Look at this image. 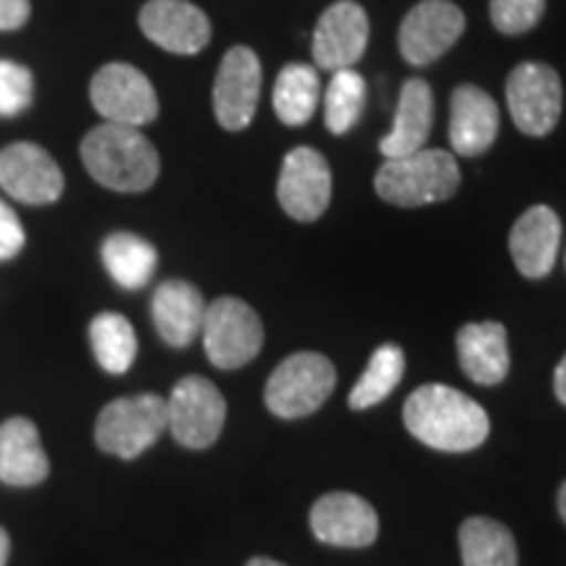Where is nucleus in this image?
<instances>
[{"label": "nucleus", "instance_id": "27", "mask_svg": "<svg viewBox=\"0 0 566 566\" xmlns=\"http://www.w3.org/2000/svg\"><path fill=\"white\" fill-rule=\"evenodd\" d=\"M405 352L396 344H384L375 349L370 357V365L363 373V378L357 380V386L349 394V407L352 409H370L380 401L388 399L399 380L405 378Z\"/></svg>", "mask_w": 566, "mask_h": 566}, {"label": "nucleus", "instance_id": "26", "mask_svg": "<svg viewBox=\"0 0 566 566\" xmlns=\"http://www.w3.org/2000/svg\"><path fill=\"white\" fill-rule=\"evenodd\" d=\"M90 344L105 373L124 375L137 357V334L118 313H101L90 323Z\"/></svg>", "mask_w": 566, "mask_h": 566}, {"label": "nucleus", "instance_id": "30", "mask_svg": "<svg viewBox=\"0 0 566 566\" xmlns=\"http://www.w3.org/2000/svg\"><path fill=\"white\" fill-rule=\"evenodd\" d=\"M543 13H546V0H491L493 27L509 38L533 30Z\"/></svg>", "mask_w": 566, "mask_h": 566}, {"label": "nucleus", "instance_id": "25", "mask_svg": "<svg viewBox=\"0 0 566 566\" xmlns=\"http://www.w3.org/2000/svg\"><path fill=\"white\" fill-rule=\"evenodd\" d=\"M459 548L464 566H516L514 535L488 516H472L459 527Z\"/></svg>", "mask_w": 566, "mask_h": 566}, {"label": "nucleus", "instance_id": "1", "mask_svg": "<svg viewBox=\"0 0 566 566\" xmlns=\"http://www.w3.org/2000/svg\"><path fill=\"white\" fill-rule=\"evenodd\" d=\"M405 424L417 441L454 454L478 449L491 433L485 409L443 384H428L412 391L405 405Z\"/></svg>", "mask_w": 566, "mask_h": 566}, {"label": "nucleus", "instance_id": "16", "mask_svg": "<svg viewBox=\"0 0 566 566\" xmlns=\"http://www.w3.org/2000/svg\"><path fill=\"white\" fill-rule=\"evenodd\" d=\"M310 525L317 541L342 548H365L378 537V514L354 493H328L315 501Z\"/></svg>", "mask_w": 566, "mask_h": 566}, {"label": "nucleus", "instance_id": "23", "mask_svg": "<svg viewBox=\"0 0 566 566\" xmlns=\"http://www.w3.org/2000/svg\"><path fill=\"white\" fill-rule=\"evenodd\" d=\"M103 265L118 286L137 292L150 283L158 268V250L137 233L116 231L103 242Z\"/></svg>", "mask_w": 566, "mask_h": 566}, {"label": "nucleus", "instance_id": "3", "mask_svg": "<svg viewBox=\"0 0 566 566\" xmlns=\"http://www.w3.org/2000/svg\"><path fill=\"white\" fill-rule=\"evenodd\" d=\"M459 181L462 174L454 155L424 147L405 158L386 160L375 174V192L396 208H422L454 197Z\"/></svg>", "mask_w": 566, "mask_h": 566}, {"label": "nucleus", "instance_id": "32", "mask_svg": "<svg viewBox=\"0 0 566 566\" xmlns=\"http://www.w3.org/2000/svg\"><path fill=\"white\" fill-rule=\"evenodd\" d=\"M30 0H0V32H13L30 21Z\"/></svg>", "mask_w": 566, "mask_h": 566}, {"label": "nucleus", "instance_id": "33", "mask_svg": "<svg viewBox=\"0 0 566 566\" xmlns=\"http://www.w3.org/2000/svg\"><path fill=\"white\" fill-rule=\"evenodd\" d=\"M554 391H556V399L562 401V405H566V354L554 373Z\"/></svg>", "mask_w": 566, "mask_h": 566}, {"label": "nucleus", "instance_id": "34", "mask_svg": "<svg viewBox=\"0 0 566 566\" xmlns=\"http://www.w3.org/2000/svg\"><path fill=\"white\" fill-rule=\"evenodd\" d=\"M9 554H11L9 533H6V530L0 527V566H6V562H9Z\"/></svg>", "mask_w": 566, "mask_h": 566}, {"label": "nucleus", "instance_id": "29", "mask_svg": "<svg viewBox=\"0 0 566 566\" xmlns=\"http://www.w3.org/2000/svg\"><path fill=\"white\" fill-rule=\"evenodd\" d=\"M34 76L17 61L0 59V118H17L32 105Z\"/></svg>", "mask_w": 566, "mask_h": 566}, {"label": "nucleus", "instance_id": "18", "mask_svg": "<svg viewBox=\"0 0 566 566\" xmlns=\"http://www.w3.org/2000/svg\"><path fill=\"white\" fill-rule=\"evenodd\" d=\"M499 105L485 90L475 87V84H462L454 90L449 124L454 153L464 155V158H478V155L488 153L499 137Z\"/></svg>", "mask_w": 566, "mask_h": 566}, {"label": "nucleus", "instance_id": "20", "mask_svg": "<svg viewBox=\"0 0 566 566\" xmlns=\"http://www.w3.org/2000/svg\"><path fill=\"white\" fill-rule=\"evenodd\" d=\"M153 323L160 338L171 346H189L202 334L205 300L189 281H166L153 294Z\"/></svg>", "mask_w": 566, "mask_h": 566}, {"label": "nucleus", "instance_id": "24", "mask_svg": "<svg viewBox=\"0 0 566 566\" xmlns=\"http://www.w3.org/2000/svg\"><path fill=\"white\" fill-rule=\"evenodd\" d=\"M321 101V76L310 63H286L273 87V111L286 126H304Z\"/></svg>", "mask_w": 566, "mask_h": 566}, {"label": "nucleus", "instance_id": "5", "mask_svg": "<svg viewBox=\"0 0 566 566\" xmlns=\"http://www.w3.org/2000/svg\"><path fill=\"white\" fill-rule=\"evenodd\" d=\"M168 428V405L158 394L124 396L97 417L95 441L105 454L137 459Z\"/></svg>", "mask_w": 566, "mask_h": 566}, {"label": "nucleus", "instance_id": "10", "mask_svg": "<svg viewBox=\"0 0 566 566\" xmlns=\"http://www.w3.org/2000/svg\"><path fill=\"white\" fill-rule=\"evenodd\" d=\"M263 90V66L258 53L247 45L231 48L223 55L212 84V111L226 132H242L258 113Z\"/></svg>", "mask_w": 566, "mask_h": 566}, {"label": "nucleus", "instance_id": "21", "mask_svg": "<svg viewBox=\"0 0 566 566\" xmlns=\"http://www.w3.org/2000/svg\"><path fill=\"white\" fill-rule=\"evenodd\" d=\"M48 472L51 464L38 424L27 417H11L0 424V483L30 488L42 483Z\"/></svg>", "mask_w": 566, "mask_h": 566}, {"label": "nucleus", "instance_id": "6", "mask_svg": "<svg viewBox=\"0 0 566 566\" xmlns=\"http://www.w3.org/2000/svg\"><path fill=\"white\" fill-rule=\"evenodd\" d=\"M202 342L208 359L221 370H237L263 349V323L250 304L237 296H221L205 310Z\"/></svg>", "mask_w": 566, "mask_h": 566}, {"label": "nucleus", "instance_id": "9", "mask_svg": "<svg viewBox=\"0 0 566 566\" xmlns=\"http://www.w3.org/2000/svg\"><path fill=\"white\" fill-rule=\"evenodd\" d=\"M168 405V428L187 449H208L221 436L226 399L202 375H187L174 386Z\"/></svg>", "mask_w": 566, "mask_h": 566}, {"label": "nucleus", "instance_id": "8", "mask_svg": "<svg viewBox=\"0 0 566 566\" xmlns=\"http://www.w3.org/2000/svg\"><path fill=\"white\" fill-rule=\"evenodd\" d=\"M90 101L108 124L139 126L158 118V95L153 82L129 63H108L92 76Z\"/></svg>", "mask_w": 566, "mask_h": 566}, {"label": "nucleus", "instance_id": "35", "mask_svg": "<svg viewBox=\"0 0 566 566\" xmlns=\"http://www.w3.org/2000/svg\"><path fill=\"white\" fill-rule=\"evenodd\" d=\"M247 566H286V564L273 562V558H265V556H258V558H250V562H247Z\"/></svg>", "mask_w": 566, "mask_h": 566}, {"label": "nucleus", "instance_id": "22", "mask_svg": "<svg viewBox=\"0 0 566 566\" xmlns=\"http://www.w3.org/2000/svg\"><path fill=\"white\" fill-rule=\"evenodd\" d=\"M459 365L480 386H495L509 375L506 328L501 323H467L457 334Z\"/></svg>", "mask_w": 566, "mask_h": 566}, {"label": "nucleus", "instance_id": "4", "mask_svg": "<svg viewBox=\"0 0 566 566\" xmlns=\"http://www.w3.org/2000/svg\"><path fill=\"white\" fill-rule=\"evenodd\" d=\"M336 386V367L317 352H296L275 367L265 386V405L283 420L317 412Z\"/></svg>", "mask_w": 566, "mask_h": 566}, {"label": "nucleus", "instance_id": "11", "mask_svg": "<svg viewBox=\"0 0 566 566\" xmlns=\"http://www.w3.org/2000/svg\"><path fill=\"white\" fill-rule=\"evenodd\" d=\"M331 192H334V176L321 153L313 147H296L286 155L275 195L289 218L300 223L317 221L328 210Z\"/></svg>", "mask_w": 566, "mask_h": 566}, {"label": "nucleus", "instance_id": "13", "mask_svg": "<svg viewBox=\"0 0 566 566\" xmlns=\"http://www.w3.org/2000/svg\"><path fill=\"white\" fill-rule=\"evenodd\" d=\"M0 187L24 205H51L66 184L51 153L34 142H13L0 150Z\"/></svg>", "mask_w": 566, "mask_h": 566}, {"label": "nucleus", "instance_id": "31", "mask_svg": "<svg viewBox=\"0 0 566 566\" xmlns=\"http://www.w3.org/2000/svg\"><path fill=\"white\" fill-rule=\"evenodd\" d=\"M24 242H27L24 226H21L17 212L0 200V260L17 258Z\"/></svg>", "mask_w": 566, "mask_h": 566}, {"label": "nucleus", "instance_id": "2", "mask_svg": "<svg viewBox=\"0 0 566 566\" xmlns=\"http://www.w3.org/2000/svg\"><path fill=\"white\" fill-rule=\"evenodd\" d=\"M82 160L92 179L113 192H145L158 181L160 158L134 126L101 124L82 139Z\"/></svg>", "mask_w": 566, "mask_h": 566}, {"label": "nucleus", "instance_id": "36", "mask_svg": "<svg viewBox=\"0 0 566 566\" xmlns=\"http://www.w3.org/2000/svg\"><path fill=\"white\" fill-rule=\"evenodd\" d=\"M558 514H562V520L566 522V483L562 485V491H558Z\"/></svg>", "mask_w": 566, "mask_h": 566}, {"label": "nucleus", "instance_id": "28", "mask_svg": "<svg viewBox=\"0 0 566 566\" xmlns=\"http://www.w3.org/2000/svg\"><path fill=\"white\" fill-rule=\"evenodd\" d=\"M365 80L354 69L334 71L328 90H325V126L331 134L342 137L359 122L365 111Z\"/></svg>", "mask_w": 566, "mask_h": 566}, {"label": "nucleus", "instance_id": "15", "mask_svg": "<svg viewBox=\"0 0 566 566\" xmlns=\"http://www.w3.org/2000/svg\"><path fill=\"white\" fill-rule=\"evenodd\" d=\"M139 30L163 51L195 55L210 42L208 13L189 0H150L139 11Z\"/></svg>", "mask_w": 566, "mask_h": 566}, {"label": "nucleus", "instance_id": "14", "mask_svg": "<svg viewBox=\"0 0 566 566\" xmlns=\"http://www.w3.org/2000/svg\"><path fill=\"white\" fill-rule=\"evenodd\" d=\"M370 40V21L359 3L338 0L317 19L313 38V59L325 71L352 69L363 59Z\"/></svg>", "mask_w": 566, "mask_h": 566}, {"label": "nucleus", "instance_id": "17", "mask_svg": "<svg viewBox=\"0 0 566 566\" xmlns=\"http://www.w3.org/2000/svg\"><path fill=\"white\" fill-rule=\"evenodd\" d=\"M562 247V221L548 205H533L514 223L509 252L525 279H546Z\"/></svg>", "mask_w": 566, "mask_h": 566}, {"label": "nucleus", "instance_id": "12", "mask_svg": "<svg viewBox=\"0 0 566 566\" xmlns=\"http://www.w3.org/2000/svg\"><path fill=\"white\" fill-rule=\"evenodd\" d=\"M464 13L449 0H422L399 27V51L412 66H430L457 45L464 32Z\"/></svg>", "mask_w": 566, "mask_h": 566}, {"label": "nucleus", "instance_id": "19", "mask_svg": "<svg viewBox=\"0 0 566 566\" xmlns=\"http://www.w3.org/2000/svg\"><path fill=\"white\" fill-rule=\"evenodd\" d=\"M436 118V101L433 90L424 80H407L401 87L399 105H396V116L391 132L380 139V153L386 160L405 158L417 150H424L430 132H433Z\"/></svg>", "mask_w": 566, "mask_h": 566}, {"label": "nucleus", "instance_id": "7", "mask_svg": "<svg viewBox=\"0 0 566 566\" xmlns=\"http://www.w3.org/2000/svg\"><path fill=\"white\" fill-rule=\"evenodd\" d=\"M506 103L516 129L527 137H546L562 118V76L548 63H520L506 80Z\"/></svg>", "mask_w": 566, "mask_h": 566}]
</instances>
